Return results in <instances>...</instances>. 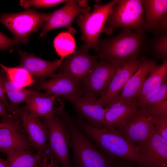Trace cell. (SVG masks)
Segmentation results:
<instances>
[{
    "mask_svg": "<svg viewBox=\"0 0 167 167\" xmlns=\"http://www.w3.org/2000/svg\"><path fill=\"white\" fill-rule=\"evenodd\" d=\"M54 44L57 54L62 60L75 52V41L69 32H62L59 34L54 39Z\"/></svg>",
    "mask_w": 167,
    "mask_h": 167,
    "instance_id": "obj_27",
    "label": "cell"
},
{
    "mask_svg": "<svg viewBox=\"0 0 167 167\" xmlns=\"http://www.w3.org/2000/svg\"><path fill=\"white\" fill-rule=\"evenodd\" d=\"M167 76V60L165 59L161 65H156L152 68L146 78L138 95L137 102L166 81Z\"/></svg>",
    "mask_w": 167,
    "mask_h": 167,
    "instance_id": "obj_24",
    "label": "cell"
},
{
    "mask_svg": "<svg viewBox=\"0 0 167 167\" xmlns=\"http://www.w3.org/2000/svg\"><path fill=\"white\" fill-rule=\"evenodd\" d=\"M119 67L105 61H97L83 83L85 94L95 97L100 95Z\"/></svg>",
    "mask_w": 167,
    "mask_h": 167,
    "instance_id": "obj_12",
    "label": "cell"
},
{
    "mask_svg": "<svg viewBox=\"0 0 167 167\" xmlns=\"http://www.w3.org/2000/svg\"><path fill=\"white\" fill-rule=\"evenodd\" d=\"M152 49L157 55L164 59L167 56V35L163 33L155 39L152 45Z\"/></svg>",
    "mask_w": 167,
    "mask_h": 167,
    "instance_id": "obj_30",
    "label": "cell"
},
{
    "mask_svg": "<svg viewBox=\"0 0 167 167\" xmlns=\"http://www.w3.org/2000/svg\"><path fill=\"white\" fill-rule=\"evenodd\" d=\"M33 88L45 91L44 93L47 96L55 95L64 98L70 96H82V94L80 85L60 71L54 74L49 80L37 84Z\"/></svg>",
    "mask_w": 167,
    "mask_h": 167,
    "instance_id": "obj_16",
    "label": "cell"
},
{
    "mask_svg": "<svg viewBox=\"0 0 167 167\" xmlns=\"http://www.w3.org/2000/svg\"><path fill=\"white\" fill-rule=\"evenodd\" d=\"M156 65L155 61L142 57L139 69L129 79L121 93L115 97L125 101H137L138 93L147 76Z\"/></svg>",
    "mask_w": 167,
    "mask_h": 167,
    "instance_id": "obj_20",
    "label": "cell"
},
{
    "mask_svg": "<svg viewBox=\"0 0 167 167\" xmlns=\"http://www.w3.org/2000/svg\"><path fill=\"white\" fill-rule=\"evenodd\" d=\"M167 98V82L150 92L142 99L137 102V107L144 108L150 105L155 104Z\"/></svg>",
    "mask_w": 167,
    "mask_h": 167,
    "instance_id": "obj_28",
    "label": "cell"
},
{
    "mask_svg": "<svg viewBox=\"0 0 167 167\" xmlns=\"http://www.w3.org/2000/svg\"><path fill=\"white\" fill-rule=\"evenodd\" d=\"M145 10L144 28L155 32H165L167 28V0H143Z\"/></svg>",
    "mask_w": 167,
    "mask_h": 167,
    "instance_id": "obj_19",
    "label": "cell"
},
{
    "mask_svg": "<svg viewBox=\"0 0 167 167\" xmlns=\"http://www.w3.org/2000/svg\"><path fill=\"white\" fill-rule=\"evenodd\" d=\"M143 0H117L109 14L102 32L107 35L119 28L142 32L145 26Z\"/></svg>",
    "mask_w": 167,
    "mask_h": 167,
    "instance_id": "obj_4",
    "label": "cell"
},
{
    "mask_svg": "<svg viewBox=\"0 0 167 167\" xmlns=\"http://www.w3.org/2000/svg\"><path fill=\"white\" fill-rule=\"evenodd\" d=\"M139 61L132 58L120 66L107 88L97 100L103 106L116 97L123 89L130 77L139 68Z\"/></svg>",
    "mask_w": 167,
    "mask_h": 167,
    "instance_id": "obj_15",
    "label": "cell"
},
{
    "mask_svg": "<svg viewBox=\"0 0 167 167\" xmlns=\"http://www.w3.org/2000/svg\"><path fill=\"white\" fill-rule=\"evenodd\" d=\"M67 1L64 0H22L20 1V4L26 9L32 6L38 8H46L54 6Z\"/></svg>",
    "mask_w": 167,
    "mask_h": 167,
    "instance_id": "obj_29",
    "label": "cell"
},
{
    "mask_svg": "<svg viewBox=\"0 0 167 167\" xmlns=\"http://www.w3.org/2000/svg\"><path fill=\"white\" fill-rule=\"evenodd\" d=\"M16 43H18L14 38H9L0 32V50L9 49Z\"/></svg>",
    "mask_w": 167,
    "mask_h": 167,
    "instance_id": "obj_34",
    "label": "cell"
},
{
    "mask_svg": "<svg viewBox=\"0 0 167 167\" xmlns=\"http://www.w3.org/2000/svg\"><path fill=\"white\" fill-rule=\"evenodd\" d=\"M131 143L140 144L146 141L155 130L143 109L137 111L117 129Z\"/></svg>",
    "mask_w": 167,
    "mask_h": 167,
    "instance_id": "obj_11",
    "label": "cell"
},
{
    "mask_svg": "<svg viewBox=\"0 0 167 167\" xmlns=\"http://www.w3.org/2000/svg\"><path fill=\"white\" fill-rule=\"evenodd\" d=\"M89 49L85 43L71 55L64 58L59 68L60 72L79 85L97 62L98 57L90 55Z\"/></svg>",
    "mask_w": 167,
    "mask_h": 167,
    "instance_id": "obj_9",
    "label": "cell"
},
{
    "mask_svg": "<svg viewBox=\"0 0 167 167\" xmlns=\"http://www.w3.org/2000/svg\"><path fill=\"white\" fill-rule=\"evenodd\" d=\"M0 167H9L6 161L0 157Z\"/></svg>",
    "mask_w": 167,
    "mask_h": 167,
    "instance_id": "obj_38",
    "label": "cell"
},
{
    "mask_svg": "<svg viewBox=\"0 0 167 167\" xmlns=\"http://www.w3.org/2000/svg\"><path fill=\"white\" fill-rule=\"evenodd\" d=\"M148 116L156 133L167 140V116L154 117Z\"/></svg>",
    "mask_w": 167,
    "mask_h": 167,
    "instance_id": "obj_32",
    "label": "cell"
},
{
    "mask_svg": "<svg viewBox=\"0 0 167 167\" xmlns=\"http://www.w3.org/2000/svg\"><path fill=\"white\" fill-rule=\"evenodd\" d=\"M9 167H40L45 155L38 152L34 153L29 149L10 150L4 153Z\"/></svg>",
    "mask_w": 167,
    "mask_h": 167,
    "instance_id": "obj_22",
    "label": "cell"
},
{
    "mask_svg": "<svg viewBox=\"0 0 167 167\" xmlns=\"http://www.w3.org/2000/svg\"><path fill=\"white\" fill-rule=\"evenodd\" d=\"M32 146L21 127H0V152L10 150L29 149Z\"/></svg>",
    "mask_w": 167,
    "mask_h": 167,
    "instance_id": "obj_21",
    "label": "cell"
},
{
    "mask_svg": "<svg viewBox=\"0 0 167 167\" xmlns=\"http://www.w3.org/2000/svg\"><path fill=\"white\" fill-rule=\"evenodd\" d=\"M8 112L5 105L0 101V122L13 123L17 122L19 119Z\"/></svg>",
    "mask_w": 167,
    "mask_h": 167,
    "instance_id": "obj_33",
    "label": "cell"
},
{
    "mask_svg": "<svg viewBox=\"0 0 167 167\" xmlns=\"http://www.w3.org/2000/svg\"><path fill=\"white\" fill-rule=\"evenodd\" d=\"M74 122L108 155L123 158L142 165L138 146L131 143L119 131L96 127L79 118L75 119Z\"/></svg>",
    "mask_w": 167,
    "mask_h": 167,
    "instance_id": "obj_1",
    "label": "cell"
},
{
    "mask_svg": "<svg viewBox=\"0 0 167 167\" xmlns=\"http://www.w3.org/2000/svg\"><path fill=\"white\" fill-rule=\"evenodd\" d=\"M137 101H125L115 97L105 109L104 127L117 129L137 110Z\"/></svg>",
    "mask_w": 167,
    "mask_h": 167,
    "instance_id": "obj_17",
    "label": "cell"
},
{
    "mask_svg": "<svg viewBox=\"0 0 167 167\" xmlns=\"http://www.w3.org/2000/svg\"><path fill=\"white\" fill-rule=\"evenodd\" d=\"M61 117L69 131L74 167H114V162L96 148L65 112Z\"/></svg>",
    "mask_w": 167,
    "mask_h": 167,
    "instance_id": "obj_3",
    "label": "cell"
},
{
    "mask_svg": "<svg viewBox=\"0 0 167 167\" xmlns=\"http://www.w3.org/2000/svg\"><path fill=\"white\" fill-rule=\"evenodd\" d=\"M145 111L148 116L154 117L167 116V100L148 106L144 108Z\"/></svg>",
    "mask_w": 167,
    "mask_h": 167,
    "instance_id": "obj_31",
    "label": "cell"
},
{
    "mask_svg": "<svg viewBox=\"0 0 167 167\" xmlns=\"http://www.w3.org/2000/svg\"><path fill=\"white\" fill-rule=\"evenodd\" d=\"M40 167H62L58 162L52 156H44Z\"/></svg>",
    "mask_w": 167,
    "mask_h": 167,
    "instance_id": "obj_35",
    "label": "cell"
},
{
    "mask_svg": "<svg viewBox=\"0 0 167 167\" xmlns=\"http://www.w3.org/2000/svg\"><path fill=\"white\" fill-rule=\"evenodd\" d=\"M65 5L54 12L48 14L47 20L41 29V37L51 30L62 27L70 28L75 19L80 14L90 12L86 0H67Z\"/></svg>",
    "mask_w": 167,
    "mask_h": 167,
    "instance_id": "obj_10",
    "label": "cell"
},
{
    "mask_svg": "<svg viewBox=\"0 0 167 167\" xmlns=\"http://www.w3.org/2000/svg\"><path fill=\"white\" fill-rule=\"evenodd\" d=\"M70 101L81 117L90 125L97 127H104L105 109L96 97L86 95L64 98Z\"/></svg>",
    "mask_w": 167,
    "mask_h": 167,
    "instance_id": "obj_14",
    "label": "cell"
},
{
    "mask_svg": "<svg viewBox=\"0 0 167 167\" xmlns=\"http://www.w3.org/2000/svg\"><path fill=\"white\" fill-rule=\"evenodd\" d=\"M125 167H132L130 166H125Z\"/></svg>",
    "mask_w": 167,
    "mask_h": 167,
    "instance_id": "obj_39",
    "label": "cell"
},
{
    "mask_svg": "<svg viewBox=\"0 0 167 167\" xmlns=\"http://www.w3.org/2000/svg\"><path fill=\"white\" fill-rule=\"evenodd\" d=\"M11 101V113L20 103L26 102L33 98L47 96L44 93L24 89L15 85L10 90L4 92Z\"/></svg>",
    "mask_w": 167,
    "mask_h": 167,
    "instance_id": "obj_25",
    "label": "cell"
},
{
    "mask_svg": "<svg viewBox=\"0 0 167 167\" xmlns=\"http://www.w3.org/2000/svg\"><path fill=\"white\" fill-rule=\"evenodd\" d=\"M145 38L142 32L122 29L117 36L99 39L94 49L98 58L120 67L130 59L136 58Z\"/></svg>",
    "mask_w": 167,
    "mask_h": 167,
    "instance_id": "obj_2",
    "label": "cell"
},
{
    "mask_svg": "<svg viewBox=\"0 0 167 167\" xmlns=\"http://www.w3.org/2000/svg\"><path fill=\"white\" fill-rule=\"evenodd\" d=\"M0 66L10 80L19 87L23 88L30 86L34 82L32 75L24 68L18 66L8 67L0 63Z\"/></svg>",
    "mask_w": 167,
    "mask_h": 167,
    "instance_id": "obj_26",
    "label": "cell"
},
{
    "mask_svg": "<svg viewBox=\"0 0 167 167\" xmlns=\"http://www.w3.org/2000/svg\"><path fill=\"white\" fill-rule=\"evenodd\" d=\"M57 97L55 95H50L35 97L25 102L24 108L35 117L48 118L57 114L59 110V107L54 106Z\"/></svg>",
    "mask_w": 167,
    "mask_h": 167,
    "instance_id": "obj_23",
    "label": "cell"
},
{
    "mask_svg": "<svg viewBox=\"0 0 167 167\" xmlns=\"http://www.w3.org/2000/svg\"><path fill=\"white\" fill-rule=\"evenodd\" d=\"M20 58L18 67L27 70L32 75L39 79L51 76L60 68L62 60L57 59L50 61L43 59L35 56L18 50Z\"/></svg>",
    "mask_w": 167,
    "mask_h": 167,
    "instance_id": "obj_18",
    "label": "cell"
},
{
    "mask_svg": "<svg viewBox=\"0 0 167 167\" xmlns=\"http://www.w3.org/2000/svg\"><path fill=\"white\" fill-rule=\"evenodd\" d=\"M144 167H167V140L155 130L145 142L137 145Z\"/></svg>",
    "mask_w": 167,
    "mask_h": 167,
    "instance_id": "obj_13",
    "label": "cell"
},
{
    "mask_svg": "<svg viewBox=\"0 0 167 167\" xmlns=\"http://www.w3.org/2000/svg\"><path fill=\"white\" fill-rule=\"evenodd\" d=\"M117 2L114 0L104 4H96L92 12L78 16L77 23L81 30V38L89 49L96 47L107 17Z\"/></svg>",
    "mask_w": 167,
    "mask_h": 167,
    "instance_id": "obj_7",
    "label": "cell"
},
{
    "mask_svg": "<svg viewBox=\"0 0 167 167\" xmlns=\"http://www.w3.org/2000/svg\"><path fill=\"white\" fill-rule=\"evenodd\" d=\"M19 121L14 123L5 122H0V127H9L19 128L20 126L19 125Z\"/></svg>",
    "mask_w": 167,
    "mask_h": 167,
    "instance_id": "obj_37",
    "label": "cell"
},
{
    "mask_svg": "<svg viewBox=\"0 0 167 167\" xmlns=\"http://www.w3.org/2000/svg\"><path fill=\"white\" fill-rule=\"evenodd\" d=\"M12 113L22 120V127L28 135L32 146L45 156L51 155L48 146V130L44 121L33 116L22 107H16Z\"/></svg>",
    "mask_w": 167,
    "mask_h": 167,
    "instance_id": "obj_8",
    "label": "cell"
},
{
    "mask_svg": "<svg viewBox=\"0 0 167 167\" xmlns=\"http://www.w3.org/2000/svg\"><path fill=\"white\" fill-rule=\"evenodd\" d=\"M0 101L5 105L8 111L11 112V105L8 102L5 96V93L3 90L0 83Z\"/></svg>",
    "mask_w": 167,
    "mask_h": 167,
    "instance_id": "obj_36",
    "label": "cell"
},
{
    "mask_svg": "<svg viewBox=\"0 0 167 167\" xmlns=\"http://www.w3.org/2000/svg\"><path fill=\"white\" fill-rule=\"evenodd\" d=\"M44 119L47 127L51 155L62 167H72L69 156L70 134L67 124L57 114Z\"/></svg>",
    "mask_w": 167,
    "mask_h": 167,
    "instance_id": "obj_5",
    "label": "cell"
},
{
    "mask_svg": "<svg viewBox=\"0 0 167 167\" xmlns=\"http://www.w3.org/2000/svg\"><path fill=\"white\" fill-rule=\"evenodd\" d=\"M48 14L29 10L0 15V23L6 27L14 36L18 43H26L31 33L47 20Z\"/></svg>",
    "mask_w": 167,
    "mask_h": 167,
    "instance_id": "obj_6",
    "label": "cell"
}]
</instances>
